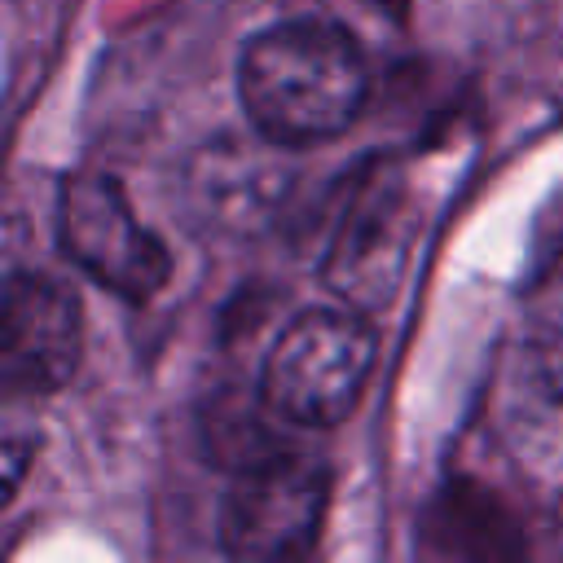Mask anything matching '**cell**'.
<instances>
[{
  "mask_svg": "<svg viewBox=\"0 0 563 563\" xmlns=\"http://www.w3.org/2000/svg\"><path fill=\"white\" fill-rule=\"evenodd\" d=\"M62 251L119 299H150L172 273V251L136 220L123 185L101 172H79L57 194Z\"/></svg>",
  "mask_w": 563,
  "mask_h": 563,
  "instance_id": "obj_4",
  "label": "cell"
},
{
  "mask_svg": "<svg viewBox=\"0 0 563 563\" xmlns=\"http://www.w3.org/2000/svg\"><path fill=\"white\" fill-rule=\"evenodd\" d=\"M523 347L537 387L563 405V246L545 260L523 299Z\"/></svg>",
  "mask_w": 563,
  "mask_h": 563,
  "instance_id": "obj_7",
  "label": "cell"
},
{
  "mask_svg": "<svg viewBox=\"0 0 563 563\" xmlns=\"http://www.w3.org/2000/svg\"><path fill=\"white\" fill-rule=\"evenodd\" d=\"M79 365V299L44 273H13L4 290L0 378L13 391H57Z\"/></svg>",
  "mask_w": 563,
  "mask_h": 563,
  "instance_id": "obj_5",
  "label": "cell"
},
{
  "mask_svg": "<svg viewBox=\"0 0 563 563\" xmlns=\"http://www.w3.org/2000/svg\"><path fill=\"white\" fill-rule=\"evenodd\" d=\"M409 238H413V211L396 194L383 189L369 207H361L347 220L339 238V251L330 260L334 290L361 303H383L400 277Z\"/></svg>",
  "mask_w": 563,
  "mask_h": 563,
  "instance_id": "obj_6",
  "label": "cell"
},
{
  "mask_svg": "<svg viewBox=\"0 0 563 563\" xmlns=\"http://www.w3.org/2000/svg\"><path fill=\"white\" fill-rule=\"evenodd\" d=\"M378 361V334L361 312H299L264 361V405L295 427L343 422Z\"/></svg>",
  "mask_w": 563,
  "mask_h": 563,
  "instance_id": "obj_2",
  "label": "cell"
},
{
  "mask_svg": "<svg viewBox=\"0 0 563 563\" xmlns=\"http://www.w3.org/2000/svg\"><path fill=\"white\" fill-rule=\"evenodd\" d=\"M238 92L268 141H330L361 114L369 62L347 26L330 18H290L242 48Z\"/></svg>",
  "mask_w": 563,
  "mask_h": 563,
  "instance_id": "obj_1",
  "label": "cell"
},
{
  "mask_svg": "<svg viewBox=\"0 0 563 563\" xmlns=\"http://www.w3.org/2000/svg\"><path fill=\"white\" fill-rule=\"evenodd\" d=\"M330 497V471L308 453H255L220 510V545L233 559H303L317 545Z\"/></svg>",
  "mask_w": 563,
  "mask_h": 563,
  "instance_id": "obj_3",
  "label": "cell"
}]
</instances>
